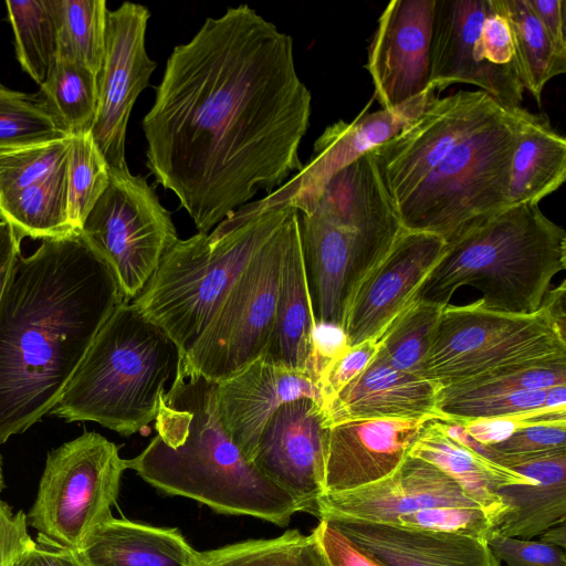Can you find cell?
Listing matches in <instances>:
<instances>
[{
    "label": "cell",
    "instance_id": "4316f807",
    "mask_svg": "<svg viewBox=\"0 0 566 566\" xmlns=\"http://www.w3.org/2000/svg\"><path fill=\"white\" fill-rule=\"evenodd\" d=\"M408 455L422 459L452 478L496 526L507 511L496 491L531 481L530 476L501 467L449 437L437 418L426 423Z\"/></svg>",
    "mask_w": 566,
    "mask_h": 566
},
{
    "label": "cell",
    "instance_id": "d6a6232c",
    "mask_svg": "<svg viewBox=\"0 0 566 566\" xmlns=\"http://www.w3.org/2000/svg\"><path fill=\"white\" fill-rule=\"evenodd\" d=\"M547 390H520L491 381L448 386L439 389L436 409L440 418L460 421L524 413L547 408Z\"/></svg>",
    "mask_w": 566,
    "mask_h": 566
},
{
    "label": "cell",
    "instance_id": "9c48e42d",
    "mask_svg": "<svg viewBox=\"0 0 566 566\" xmlns=\"http://www.w3.org/2000/svg\"><path fill=\"white\" fill-rule=\"evenodd\" d=\"M298 227L293 208L232 284L177 370L218 382L263 357L274 327L285 253Z\"/></svg>",
    "mask_w": 566,
    "mask_h": 566
},
{
    "label": "cell",
    "instance_id": "5b68a950",
    "mask_svg": "<svg viewBox=\"0 0 566 566\" xmlns=\"http://www.w3.org/2000/svg\"><path fill=\"white\" fill-rule=\"evenodd\" d=\"M180 357L163 328L132 302H122L49 415L66 422H95L124 437L135 434L155 420Z\"/></svg>",
    "mask_w": 566,
    "mask_h": 566
},
{
    "label": "cell",
    "instance_id": "ab89813d",
    "mask_svg": "<svg viewBox=\"0 0 566 566\" xmlns=\"http://www.w3.org/2000/svg\"><path fill=\"white\" fill-rule=\"evenodd\" d=\"M71 137L0 150V197L46 179L67 160Z\"/></svg>",
    "mask_w": 566,
    "mask_h": 566
},
{
    "label": "cell",
    "instance_id": "30bf717a",
    "mask_svg": "<svg viewBox=\"0 0 566 566\" xmlns=\"http://www.w3.org/2000/svg\"><path fill=\"white\" fill-rule=\"evenodd\" d=\"M127 470L118 447L84 431L46 455L28 525L50 542L80 551L90 534L109 520Z\"/></svg>",
    "mask_w": 566,
    "mask_h": 566
},
{
    "label": "cell",
    "instance_id": "7dc6e473",
    "mask_svg": "<svg viewBox=\"0 0 566 566\" xmlns=\"http://www.w3.org/2000/svg\"><path fill=\"white\" fill-rule=\"evenodd\" d=\"M313 533L328 566H385L327 521L319 520Z\"/></svg>",
    "mask_w": 566,
    "mask_h": 566
},
{
    "label": "cell",
    "instance_id": "484cf974",
    "mask_svg": "<svg viewBox=\"0 0 566 566\" xmlns=\"http://www.w3.org/2000/svg\"><path fill=\"white\" fill-rule=\"evenodd\" d=\"M78 552L88 566H200V552L177 528L114 516Z\"/></svg>",
    "mask_w": 566,
    "mask_h": 566
},
{
    "label": "cell",
    "instance_id": "836d02e7",
    "mask_svg": "<svg viewBox=\"0 0 566 566\" xmlns=\"http://www.w3.org/2000/svg\"><path fill=\"white\" fill-rule=\"evenodd\" d=\"M200 566H328L312 532L290 530L265 539H249L200 552Z\"/></svg>",
    "mask_w": 566,
    "mask_h": 566
},
{
    "label": "cell",
    "instance_id": "60d3db41",
    "mask_svg": "<svg viewBox=\"0 0 566 566\" xmlns=\"http://www.w3.org/2000/svg\"><path fill=\"white\" fill-rule=\"evenodd\" d=\"M395 525L433 532L454 533L483 539L496 527L482 507L438 506L400 515Z\"/></svg>",
    "mask_w": 566,
    "mask_h": 566
},
{
    "label": "cell",
    "instance_id": "d6986e66",
    "mask_svg": "<svg viewBox=\"0 0 566 566\" xmlns=\"http://www.w3.org/2000/svg\"><path fill=\"white\" fill-rule=\"evenodd\" d=\"M434 1L392 0L378 18L365 67L381 108L396 107L430 87Z\"/></svg>",
    "mask_w": 566,
    "mask_h": 566
},
{
    "label": "cell",
    "instance_id": "11a10c76",
    "mask_svg": "<svg viewBox=\"0 0 566 566\" xmlns=\"http://www.w3.org/2000/svg\"><path fill=\"white\" fill-rule=\"evenodd\" d=\"M4 476H3V460L2 455L0 454V492L4 489Z\"/></svg>",
    "mask_w": 566,
    "mask_h": 566
},
{
    "label": "cell",
    "instance_id": "ba28073f",
    "mask_svg": "<svg viewBox=\"0 0 566 566\" xmlns=\"http://www.w3.org/2000/svg\"><path fill=\"white\" fill-rule=\"evenodd\" d=\"M565 358V331L543 305L532 314H510L478 300L443 307L421 376L443 388Z\"/></svg>",
    "mask_w": 566,
    "mask_h": 566
},
{
    "label": "cell",
    "instance_id": "e0dca14e",
    "mask_svg": "<svg viewBox=\"0 0 566 566\" xmlns=\"http://www.w3.org/2000/svg\"><path fill=\"white\" fill-rule=\"evenodd\" d=\"M490 0H436L430 45V81L436 93L455 83L480 87L499 105L521 107L524 88L514 64L481 61L476 41Z\"/></svg>",
    "mask_w": 566,
    "mask_h": 566
},
{
    "label": "cell",
    "instance_id": "d590c367",
    "mask_svg": "<svg viewBox=\"0 0 566 566\" xmlns=\"http://www.w3.org/2000/svg\"><path fill=\"white\" fill-rule=\"evenodd\" d=\"M38 93L70 136L91 132L97 109V76L90 70L56 60Z\"/></svg>",
    "mask_w": 566,
    "mask_h": 566
},
{
    "label": "cell",
    "instance_id": "2e32d148",
    "mask_svg": "<svg viewBox=\"0 0 566 566\" xmlns=\"http://www.w3.org/2000/svg\"><path fill=\"white\" fill-rule=\"evenodd\" d=\"M327 426L322 406L308 398L281 406L265 424L252 457L254 465L296 503L318 517L325 493Z\"/></svg>",
    "mask_w": 566,
    "mask_h": 566
},
{
    "label": "cell",
    "instance_id": "7402d4cb",
    "mask_svg": "<svg viewBox=\"0 0 566 566\" xmlns=\"http://www.w3.org/2000/svg\"><path fill=\"white\" fill-rule=\"evenodd\" d=\"M302 398L313 399L323 408L319 387L308 373L284 368L263 357L217 382L220 419L250 461L273 413Z\"/></svg>",
    "mask_w": 566,
    "mask_h": 566
},
{
    "label": "cell",
    "instance_id": "52a82bcc",
    "mask_svg": "<svg viewBox=\"0 0 566 566\" xmlns=\"http://www.w3.org/2000/svg\"><path fill=\"white\" fill-rule=\"evenodd\" d=\"M521 107H500L396 206L402 227L449 241L507 203Z\"/></svg>",
    "mask_w": 566,
    "mask_h": 566
},
{
    "label": "cell",
    "instance_id": "1f68e13d",
    "mask_svg": "<svg viewBox=\"0 0 566 566\" xmlns=\"http://www.w3.org/2000/svg\"><path fill=\"white\" fill-rule=\"evenodd\" d=\"M57 60L80 64L96 76L101 71L106 40L107 4L104 0H51Z\"/></svg>",
    "mask_w": 566,
    "mask_h": 566
},
{
    "label": "cell",
    "instance_id": "7bdbcfd3",
    "mask_svg": "<svg viewBox=\"0 0 566 566\" xmlns=\"http://www.w3.org/2000/svg\"><path fill=\"white\" fill-rule=\"evenodd\" d=\"M486 544L493 556L506 566H566L565 549L539 539L510 537L494 528Z\"/></svg>",
    "mask_w": 566,
    "mask_h": 566
},
{
    "label": "cell",
    "instance_id": "d4e9b609",
    "mask_svg": "<svg viewBox=\"0 0 566 566\" xmlns=\"http://www.w3.org/2000/svg\"><path fill=\"white\" fill-rule=\"evenodd\" d=\"M505 468L530 476L531 481L496 491L507 507L495 527L497 532L533 539L566 521V450L515 460Z\"/></svg>",
    "mask_w": 566,
    "mask_h": 566
},
{
    "label": "cell",
    "instance_id": "4dcf8cb0",
    "mask_svg": "<svg viewBox=\"0 0 566 566\" xmlns=\"http://www.w3.org/2000/svg\"><path fill=\"white\" fill-rule=\"evenodd\" d=\"M497 1L510 23L518 80L541 106L546 83L566 72V56L554 48L526 0Z\"/></svg>",
    "mask_w": 566,
    "mask_h": 566
},
{
    "label": "cell",
    "instance_id": "603a6c76",
    "mask_svg": "<svg viewBox=\"0 0 566 566\" xmlns=\"http://www.w3.org/2000/svg\"><path fill=\"white\" fill-rule=\"evenodd\" d=\"M332 523L385 566H500L483 539L353 518Z\"/></svg>",
    "mask_w": 566,
    "mask_h": 566
},
{
    "label": "cell",
    "instance_id": "3957f363",
    "mask_svg": "<svg viewBox=\"0 0 566 566\" xmlns=\"http://www.w3.org/2000/svg\"><path fill=\"white\" fill-rule=\"evenodd\" d=\"M156 436L126 467L169 495L213 511L286 526L298 512L294 500L241 452L227 432L217 382L176 371L160 397Z\"/></svg>",
    "mask_w": 566,
    "mask_h": 566
},
{
    "label": "cell",
    "instance_id": "bcb514c9",
    "mask_svg": "<svg viewBox=\"0 0 566 566\" xmlns=\"http://www.w3.org/2000/svg\"><path fill=\"white\" fill-rule=\"evenodd\" d=\"M481 61L502 66L514 64V46L510 23L497 0H490V8L476 41Z\"/></svg>",
    "mask_w": 566,
    "mask_h": 566
},
{
    "label": "cell",
    "instance_id": "ee69618b",
    "mask_svg": "<svg viewBox=\"0 0 566 566\" xmlns=\"http://www.w3.org/2000/svg\"><path fill=\"white\" fill-rule=\"evenodd\" d=\"M377 350V340H366L354 347H344L329 360L318 379L323 408L339 390L367 367Z\"/></svg>",
    "mask_w": 566,
    "mask_h": 566
},
{
    "label": "cell",
    "instance_id": "db71d44e",
    "mask_svg": "<svg viewBox=\"0 0 566 566\" xmlns=\"http://www.w3.org/2000/svg\"><path fill=\"white\" fill-rule=\"evenodd\" d=\"M541 542L557 546L562 549L566 547V521L551 526L537 536Z\"/></svg>",
    "mask_w": 566,
    "mask_h": 566
},
{
    "label": "cell",
    "instance_id": "5bb4252c",
    "mask_svg": "<svg viewBox=\"0 0 566 566\" xmlns=\"http://www.w3.org/2000/svg\"><path fill=\"white\" fill-rule=\"evenodd\" d=\"M148 9L124 2L107 13L103 64L97 74V109L91 134L109 169L128 168L125 159L132 108L157 63L146 51Z\"/></svg>",
    "mask_w": 566,
    "mask_h": 566
},
{
    "label": "cell",
    "instance_id": "7c38bea8",
    "mask_svg": "<svg viewBox=\"0 0 566 566\" xmlns=\"http://www.w3.org/2000/svg\"><path fill=\"white\" fill-rule=\"evenodd\" d=\"M500 107L480 90L437 97L418 119L371 150L395 208Z\"/></svg>",
    "mask_w": 566,
    "mask_h": 566
},
{
    "label": "cell",
    "instance_id": "f6af8a7d",
    "mask_svg": "<svg viewBox=\"0 0 566 566\" xmlns=\"http://www.w3.org/2000/svg\"><path fill=\"white\" fill-rule=\"evenodd\" d=\"M559 418H566V407H547L524 413L461 422L472 438L484 446H491L505 440L521 428Z\"/></svg>",
    "mask_w": 566,
    "mask_h": 566
},
{
    "label": "cell",
    "instance_id": "f546056e",
    "mask_svg": "<svg viewBox=\"0 0 566 566\" xmlns=\"http://www.w3.org/2000/svg\"><path fill=\"white\" fill-rule=\"evenodd\" d=\"M0 216L21 239L48 240L78 232L69 217L66 163L39 184L0 197Z\"/></svg>",
    "mask_w": 566,
    "mask_h": 566
},
{
    "label": "cell",
    "instance_id": "6da1fadb",
    "mask_svg": "<svg viewBox=\"0 0 566 566\" xmlns=\"http://www.w3.org/2000/svg\"><path fill=\"white\" fill-rule=\"evenodd\" d=\"M311 102L291 35L248 4L229 8L168 57L143 119L147 167L209 233L302 169Z\"/></svg>",
    "mask_w": 566,
    "mask_h": 566
},
{
    "label": "cell",
    "instance_id": "44dd1931",
    "mask_svg": "<svg viewBox=\"0 0 566 566\" xmlns=\"http://www.w3.org/2000/svg\"><path fill=\"white\" fill-rule=\"evenodd\" d=\"M438 506L481 507L440 469L407 455L392 474L380 481L347 492L325 494L318 503L317 518L395 524L400 515Z\"/></svg>",
    "mask_w": 566,
    "mask_h": 566
},
{
    "label": "cell",
    "instance_id": "4fadbf2b",
    "mask_svg": "<svg viewBox=\"0 0 566 566\" xmlns=\"http://www.w3.org/2000/svg\"><path fill=\"white\" fill-rule=\"evenodd\" d=\"M298 214L315 322L342 331L346 312L359 285L386 256L399 235L364 231L332 221L315 211Z\"/></svg>",
    "mask_w": 566,
    "mask_h": 566
},
{
    "label": "cell",
    "instance_id": "8fae6325",
    "mask_svg": "<svg viewBox=\"0 0 566 566\" xmlns=\"http://www.w3.org/2000/svg\"><path fill=\"white\" fill-rule=\"evenodd\" d=\"M109 170V184L80 233L111 269L124 302H132L178 237L170 212L145 178L128 168Z\"/></svg>",
    "mask_w": 566,
    "mask_h": 566
},
{
    "label": "cell",
    "instance_id": "f1b7e54d",
    "mask_svg": "<svg viewBox=\"0 0 566 566\" xmlns=\"http://www.w3.org/2000/svg\"><path fill=\"white\" fill-rule=\"evenodd\" d=\"M566 179V140L544 114L521 108L509 170V206L539 203Z\"/></svg>",
    "mask_w": 566,
    "mask_h": 566
},
{
    "label": "cell",
    "instance_id": "c3c4849f",
    "mask_svg": "<svg viewBox=\"0 0 566 566\" xmlns=\"http://www.w3.org/2000/svg\"><path fill=\"white\" fill-rule=\"evenodd\" d=\"M33 543L28 532L27 514L13 512L0 500V566H10L15 556Z\"/></svg>",
    "mask_w": 566,
    "mask_h": 566
},
{
    "label": "cell",
    "instance_id": "277c9868",
    "mask_svg": "<svg viewBox=\"0 0 566 566\" xmlns=\"http://www.w3.org/2000/svg\"><path fill=\"white\" fill-rule=\"evenodd\" d=\"M565 268V230L537 203L507 206L447 241L412 301L444 307L459 287L469 285L480 291V305L486 310L532 314Z\"/></svg>",
    "mask_w": 566,
    "mask_h": 566
},
{
    "label": "cell",
    "instance_id": "8d00e7d4",
    "mask_svg": "<svg viewBox=\"0 0 566 566\" xmlns=\"http://www.w3.org/2000/svg\"><path fill=\"white\" fill-rule=\"evenodd\" d=\"M442 310L429 302H410L377 339V355L400 371L421 376Z\"/></svg>",
    "mask_w": 566,
    "mask_h": 566
},
{
    "label": "cell",
    "instance_id": "ac0fdd59",
    "mask_svg": "<svg viewBox=\"0 0 566 566\" xmlns=\"http://www.w3.org/2000/svg\"><path fill=\"white\" fill-rule=\"evenodd\" d=\"M441 237L403 230L356 291L342 327L347 347L377 340L409 305L418 286L442 255Z\"/></svg>",
    "mask_w": 566,
    "mask_h": 566
},
{
    "label": "cell",
    "instance_id": "9a60e30c",
    "mask_svg": "<svg viewBox=\"0 0 566 566\" xmlns=\"http://www.w3.org/2000/svg\"><path fill=\"white\" fill-rule=\"evenodd\" d=\"M436 98V91L429 87L396 107L367 113V105L352 122L332 124L316 139L311 160L291 180L247 206L253 210L290 206L300 213H310L334 175L398 135Z\"/></svg>",
    "mask_w": 566,
    "mask_h": 566
},
{
    "label": "cell",
    "instance_id": "cb8c5ba5",
    "mask_svg": "<svg viewBox=\"0 0 566 566\" xmlns=\"http://www.w3.org/2000/svg\"><path fill=\"white\" fill-rule=\"evenodd\" d=\"M440 387L420 375L400 371L379 355L323 408L325 424L365 418H440Z\"/></svg>",
    "mask_w": 566,
    "mask_h": 566
},
{
    "label": "cell",
    "instance_id": "83f0119b",
    "mask_svg": "<svg viewBox=\"0 0 566 566\" xmlns=\"http://www.w3.org/2000/svg\"><path fill=\"white\" fill-rule=\"evenodd\" d=\"M315 326L298 227L285 253L274 327L263 358L308 373Z\"/></svg>",
    "mask_w": 566,
    "mask_h": 566
},
{
    "label": "cell",
    "instance_id": "b9f144b4",
    "mask_svg": "<svg viewBox=\"0 0 566 566\" xmlns=\"http://www.w3.org/2000/svg\"><path fill=\"white\" fill-rule=\"evenodd\" d=\"M488 447L490 460L504 468L515 460L566 450V418L530 424Z\"/></svg>",
    "mask_w": 566,
    "mask_h": 566
},
{
    "label": "cell",
    "instance_id": "681fc988",
    "mask_svg": "<svg viewBox=\"0 0 566 566\" xmlns=\"http://www.w3.org/2000/svg\"><path fill=\"white\" fill-rule=\"evenodd\" d=\"M10 566H88L78 551L56 545L42 535L22 551Z\"/></svg>",
    "mask_w": 566,
    "mask_h": 566
},
{
    "label": "cell",
    "instance_id": "f5cc1de1",
    "mask_svg": "<svg viewBox=\"0 0 566 566\" xmlns=\"http://www.w3.org/2000/svg\"><path fill=\"white\" fill-rule=\"evenodd\" d=\"M565 295L566 285L565 281L555 287L551 289L545 296L542 305L547 310L555 323L565 331L566 311H565Z\"/></svg>",
    "mask_w": 566,
    "mask_h": 566
},
{
    "label": "cell",
    "instance_id": "f35d334b",
    "mask_svg": "<svg viewBox=\"0 0 566 566\" xmlns=\"http://www.w3.org/2000/svg\"><path fill=\"white\" fill-rule=\"evenodd\" d=\"M109 179V166L91 132L71 136L66 161L67 209L75 231L81 230Z\"/></svg>",
    "mask_w": 566,
    "mask_h": 566
},
{
    "label": "cell",
    "instance_id": "f907efd6",
    "mask_svg": "<svg viewBox=\"0 0 566 566\" xmlns=\"http://www.w3.org/2000/svg\"><path fill=\"white\" fill-rule=\"evenodd\" d=\"M554 48L566 56L565 0H526Z\"/></svg>",
    "mask_w": 566,
    "mask_h": 566
},
{
    "label": "cell",
    "instance_id": "74e56055",
    "mask_svg": "<svg viewBox=\"0 0 566 566\" xmlns=\"http://www.w3.org/2000/svg\"><path fill=\"white\" fill-rule=\"evenodd\" d=\"M69 137L39 93L14 91L0 82V150Z\"/></svg>",
    "mask_w": 566,
    "mask_h": 566
},
{
    "label": "cell",
    "instance_id": "ffe728a7",
    "mask_svg": "<svg viewBox=\"0 0 566 566\" xmlns=\"http://www.w3.org/2000/svg\"><path fill=\"white\" fill-rule=\"evenodd\" d=\"M431 418H365L327 424L324 495L392 474Z\"/></svg>",
    "mask_w": 566,
    "mask_h": 566
},
{
    "label": "cell",
    "instance_id": "816d5d0a",
    "mask_svg": "<svg viewBox=\"0 0 566 566\" xmlns=\"http://www.w3.org/2000/svg\"><path fill=\"white\" fill-rule=\"evenodd\" d=\"M22 239L13 227L0 216V301L12 272L14 262L21 253Z\"/></svg>",
    "mask_w": 566,
    "mask_h": 566
},
{
    "label": "cell",
    "instance_id": "7a4b0ae2",
    "mask_svg": "<svg viewBox=\"0 0 566 566\" xmlns=\"http://www.w3.org/2000/svg\"><path fill=\"white\" fill-rule=\"evenodd\" d=\"M122 302L80 231L18 255L0 301V444L50 413Z\"/></svg>",
    "mask_w": 566,
    "mask_h": 566
},
{
    "label": "cell",
    "instance_id": "8992f818",
    "mask_svg": "<svg viewBox=\"0 0 566 566\" xmlns=\"http://www.w3.org/2000/svg\"><path fill=\"white\" fill-rule=\"evenodd\" d=\"M292 209L253 210L242 206L209 233L178 238L132 303L167 333L182 357Z\"/></svg>",
    "mask_w": 566,
    "mask_h": 566
},
{
    "label": "cell",
    "instance_id": "e575fe53",
    "mask_svg": "<svg viewBox=\"0 0 566 566\" xmlns=\"http://www.w3.org/2000/svg\"><path fill=\"white\" fill-rule=\"evenodd\" d=\"M17 59L39 85L49 78L57 60L56 27L51 0L7 1Z\"/></svg>",
    "mask_w": 566,
    "mask_h": 566
}]
</instances>
